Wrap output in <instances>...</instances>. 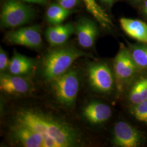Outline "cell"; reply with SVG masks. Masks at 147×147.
I'll return each instance as SVG.
<instances>
[{"mask_svg":"<svg viewBox=\"0 0 147 147\" xmlns=\"http://www.w3.org/2000/svg\"><path fill=\"white\" fill-rule=\"evenodd\" d=\"M14 123L27 126L41 134L48 147H73L79 145V132L67 123L38 111L22 109L15 117Z\"/></svg>","mask_w":147,"mask_h":147,"instance_id":"obj_1","label":"cell"},{"mask_svg":"<svg viewBox=\"0 0 147 147\" xmlns=\"http://www.w3.org/2000/svg\"><path fill=\"white\" fill-rule=\"evenodd\" d=\"M88 55L87 53L71 45L51 50L42 61V76L51 81L67 72L76 59Z\"/></svg>","mask_w":147,"mask_h":147,"instance_id":"obj_2","label":"cell"},{"mask_svg":"<svg viewBox=\"0 0 147 147\" xmlns=\"http://www.w3.org/2000/svg\"><path fill=\"white\" fill-rule=\"evenodd\" d=\"M51 86L58 102L67 107L74 105L79 89V76L75 70H70L53 79Z\"/></svg>","mask_w":147,"mask_h":147,"instance_id":"obj_3","label":"cell"},{"mask_svg":"<svg viewBox=\"0 0 147 147\" xmlns=\"http://www.w3.org/2000/svg\"><path fill=\"white\" fill-rule=\"evenodd\" d=\"M34 12L30 7L20 0H5L1 13V26L13 28L28 23Z\"/></svg>","mask_w":147,"mask_h":147,"instance_id":"obj_4","label":"cell"},{"mask_svg":"<svg viewBox=\"0 0 147 147\" xmlns=\"http://www.w3.org/2000/svg\"><path fill=\"white\" fill-rule=\"evenodd\" d=\"M137 67L130 51L123 45H121L114 60L116 84L119 90L123 89L124 84L135 76L136 73Z\"/></svg>","mask_w":147,"mask_h":147,"instance_id":"obj_5","label":"cell"},{"mask_svg":"<svg viewBox=\"0 0 147 147\" xmlns=\"http://www.w3.org/2000/svg\"><path fill=\"white\" fill-rule=\"evenodd\" d=\"M6 40L13 44L38 49L42 47L40 28L38 25L25 27L8 32Z\"/></svg>","mask_w":147,"mask_h":147,"instance_id":"obj_6","label":"cell"},{"mask_svg":"<svg viewBox=\"0 0 147 147\" xmlns=\"http://www.w3.org/2000/svg\"><path fill=\"white\" fill-rule=\"evenodd\" d=\"M88 75L90 86L96 90L107 93L113 87V78L110 69L104 63H95L89 65Z\"/></svg>","mask_w":147,"mask_h":147,"instance_id":"obj_7","label":"cell"},{"mask_svg":"<svg viewBox=\"0 0 147 147\" xmlns=\"http://www.w3.org/2000/svg\"><path fill=\"white\" fill-rule=\"evenodd\" d=\"M11 138L25 147H48L42 135L27 126L14 123L11 127Z\"/></svg>","mask_w":147,"mask_h":147,"instance_id":"obj_8","label":"cell"},{"mask_svg":"<svg viewBox=\"0 0 147 147\" xmlns=\"http://www.w3.org/2000/svg\"><path fill=\"white\" fill-rule=\"evenodd\" d=\"M140 136L136 130L125 121H118L114 127L113 142L117 146L136 147L140 144Z\"/></svg>","mask_w":147,"mask_h":147,"instance_id":"obj_9","label":"cell"},{"mask_svg":"<svg viewBox=\"0 0 147 147\" xmlns=\"http://www.w3.org/2000/svg\"><path fill=\"white\" fill-rule=\"evenodd\" d=\"M75 31L79 44L84 48L92 47L98 35L99 30L94 22L87 18H82L78 22Z\"/></svg>","mask_w":147,"mask_h":147,"instance_id":"obj_10","label":"cell"},{"mask_svg":"<svg viewBox=\"0 0 147 147\" xmlns=\"http://www.w3.org/2000/svg\"><path fill=\"white\" fill-rule=\"evenodd\" d=\"M30 88L28 81L19 75L2 73L0 76V89L8 94H22Z\"/></svg>","mask_w":147,"mask_h":147,"instance_id":"obj_11","label":"cell"},{"mask_svg":"<svg viewBox=\"0 0 147 147\" xmlns=\"http://www.w3.org/2000/svg\"><path fill=\"white\" fill-rule=\"evenodd\" d=\"M75 31V28L71 23L59 24L47 28L45 31V37L51 46L59 47L67 42Z\"/></svg>","mask_w":147,"mask_h":147,"instance_id":"obj_12","label":"cell"},{"mask_svg":"<svg viewBox=\"0 0 147 147\" xmlns=\"http://www.w3.org/2000/svg\"><path fill=\"white\" fill-rule=\"evenodd\" d=\"M83 115L92 124H100L107 121L112 115L108 105L98 102H92L84 107Z\"/></svg>","mask_w":147,"mask_h":147,"instance_id":"obj_13","label":"cell"},{"mask_svg":"<svg viewBox=\"0 0 147 147\" xmlns=\"http://www.w3.org/2000/svg\"><path fill=\"white\" fill-rule=\"evenodd\" d=\"M121 28L127 34L147 45V25L143 21L127 18L120 20Z\"/></svg>","mask_w":147,"mask_h":147,"instance_id":"obj_14","label":"cell"},{"mask_svg":"<svg viewBox=\"0 0 147 147\" xmlns=\"http://www.w3.org/2000/svg\"><path fill=\"white\" fill-rule=\"evenodd\" d=\"M33 66L32 59L16 52L9 62L8 69L11 74L20 76L30 73Z\"/></svg>","mask_w":147,"mask_h":147,"instance_id":"obj_15","label":"cell"},{"mask_svg":"<svg viewBox=\"0 0 147 147\" xmlns=\"http://www.w3.org/2000/svg\"><path fill=\"white\" fill-rule=\"evenodd\" d=\"M87 9L93 16L100 25L105 28H110L113 26L110 17L95 0H83Z\"/></svg>","mask_w":147,"mask_h":147,"instance_id":"obj_16","label":"cell"},{"mask_svg":"<svg viewBox=\"0 0 147 147\" xmlns=\"http://www.w3.org/2000/svg\"><path fill=\"white\" fill-rule=\"evenodd\" d=\"M71 13V11L65 9L58 3H53L49 7L47 11V20L53 25L61 24Z\"/></svg>","mask_w":147,"mask_h":147,"instance_id":"obj_17","label":"cell"},{"mask_svg":"<svg viewBox=\"0 0 147 147\" xmlns=\"http://www.w3.org/2000/svg\"><path fill=\"white\" fill-rule=\"evenodd\" d=\"M130 99L132 103L136 105L147 99V78L141 79L132 87Z\"/></svg>","mask_w":147,"mask_h":147,"instance_id":"obj_18","label":"cell"},{"mask_svg":"<svg viewBox=\"0 0 147 147\" xmlns=\"http://www.w3.org/2000/svg\"><path fill=\"white\" fill-rule=\"evenodd\" d=\"M132 58L137 67L147 69V45L132 47L130 51Z\"/></svg>","mask_w":147,"mask_h":147,"instance_id":"obj_19","label":"cell"},{"mask_svg":"<svg viewBox=\"0 0 147 147\" xmlns=\"http://www.w3.org/2000/svg\"><path fill=\"white\" fill-rule=\"evenodd\" d=\"M133 113L137 119L147 123V99L136 104Z\"/></svg>","mask_w":147,"mask_h":147,"instance_id":"obj_20","label":"cell"},{"mask_svg":"<svg viewBox=\"0 0 147 147\" xmlns=\"http://www.w3.org/2000/svg\"><path fill=\"white\" fill-rule=\"evenodd\" d=\"M9 62L7 55L4 50L1 47L0 48V71L1 73H4L6 69L9 67Z\"/></svg>","mask_w":147,"mask_h":147,"instance_id":"obj_21","label":"cell"},{"mask_svg":"<svg viewBox=\"0 0 147 147\" xmlns=\"http://www.w3.org/2000/svg\"><path fill=\"white\" fill-rule=\"evenodd\" d=\"M59 5L63 8L70 10L79 3V0H56Z\"/></svg>","mask_w":147,"mask_h":147,"instance_id":"obj_22","label":"cell"},{"mask_svg":"<svg viewBox=\"0 0 147 147\" xmlns=\"http://www.w3.org/2000/svg\"><path fill=\"white\" fill-rule=\"evenodd\" d=\"M27 2L35 3L40 5H45L47 3V0H23Z\"/></svg>","mask_w":147,"mask_h":147,"instance_id":"obj_23","label":"cell"},{"mask_svg":"<svg viewBox=\"0 0 147 147\" xmlns=\"http://www.w3.org/2000/svg\"><path fill=\"white\" fill-rule=\"evenodd\" d=\"M103 2H104L105 3H107V4H109V5H111L113 3V2L115 1V0H102Z\"/></svg>","mask_w":147,"mask_h":147,"instance_id":"obj_24","label":"cell"}]
</instances>
